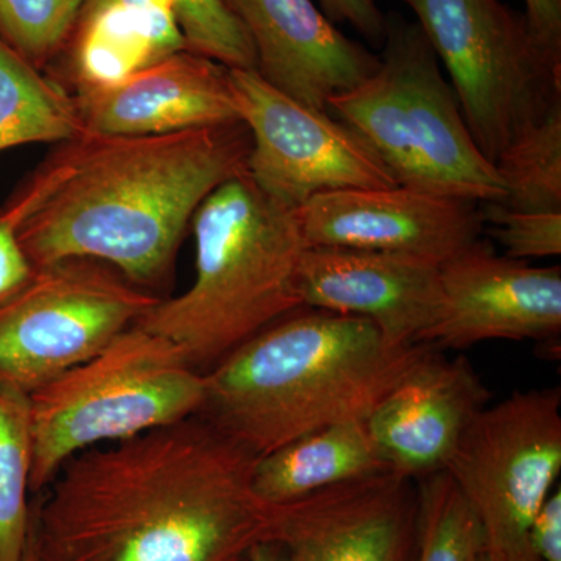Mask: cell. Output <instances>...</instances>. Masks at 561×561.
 I'll return each mask as SVG.
<instances>
[{
    "mask_svg": "<svg viewBox=\"0 0 561 561\" xmlns=\"http://www.w3.org/2000/svg\"><path fill=\"white\" fill-rule=\"evenodd\" d=\"M257 457L201 415L77 454L32 507L35 561H243L272 541Z\"/></svg>",
    "mask_w": 561,
    "mask_h": 561,
    "instance_id": "6da1fadb",
    "label": "cell"
},
{
    "mask_svg": "<svg viewBox=\"0 0 561 561\" xmlns=\"http://www.w3.org/2000/svg\"><path fill=\"white\" fill-rule=\"evenodd\" d=\"M3 208L33 268L110 265L140 289L168 278L184 231L210 192L247 169L242 122L151 136L81 133Z\"/></svg>",
    "mask_w": 561,
    "mask_h": 561,
    "instance_id": "7a4b0ae2",
    "label": "cell"
},
{
    "mask_svg": "<svg viewBox=\"0 0 561 561\" xmlns=\"http://www.w3.org/2000/svg\"><path fill=\"white\" fill-rule=\"evenodd\" d=\"M305 309L205 373L198 415L253 456L323 427L367 421L431 353L430 343L394 345L367 319Z\"/></svg>",
    "mask_w": 561,
    "mask_h": 561,
    "instance_id": "3957f363",
    "label": "cell"
},
{
    "mask_svg": "<svg viewBox=\"0 0 561 561\" xmlns=\"http://www.w3.org/2000/svg\"><path fill=\"white\" fill-rule=\"evenodd\" d=\"M192 227L194 283L136 324L171 339L202 371L302 309L297 273L306 243L297 209L272 201L247 172L210 192Z\"/></svg>",
    "mask_w": 561,
    "mask_h": 561,
    "instance_id": "277c9868",
    "label": "cell"
},
{
    "mask_svg": "<svg viewBox=\"0 0 561 561\" xmlns=\"http://www.w3.org/2000/svg\"><path fill=\"white\" fill-rule=\"evenodd\" d=\"M379 66L328 111L370 144L398 186L461 198H505L493 162L472 139L451 83L416 22L387 16Z\"/></svg>",
    "mask_w": 561,
    "mask_h": 561,
    "instance_id": "5b68a950",
    "label": "cell"
},
{
    "mask_svg": "<svg viewBox=\"0 0 561 561\" xmlns=\"http://www.w3.org/2000/svg\"><path fill=\"white\" fill-rule=\"evenodd\" d=\"M206 375L176 343L135 324L105 348L32 391L31 493L77 454L130 440L201 413Z\"/></svg>",
    "mask_w": 561,
    "mask_h": 561,
    "instance_id": "8992f818",
    "label": "cell"
},
{
    "mask_svg": "<svg viewBox=\"0 0 561 561\" xmlns=\"http://www.w3.org/2000/svg\"><path fill=\"white\" fill-rule=\"evenodd\" d=\"M448 70L472 139L493 162L561 106V57L501 0H402Z\"/></svg>",
    "mask_w": 561,
    "mask_h": 561,
    "instance_id": "52a82bcc",
    "label": "cell"
},
{
    "mask_svg": "<svg viewBox=\"0 0 561 561\" xmlns=\"http://www.w3.org/2000/svg\"><path fill=\"white\" fill-rule=\"evenodd\" d=\"M445 471L481 524L485 552L502 561H538L529 530L561 471L559 387L515 391L486 404Z\"/></svg>",
    "mask_w": 561,
    "mask_h": 561,
    "instance_id": "ba28073f",
    "label": "cell"
},
{
    "mask_svg": "<svg viewBox=\"0 0 561 561\" xmlns=\"http://www.w3.org/2000/svg\"><path fill=\"white\" fill-rule=\"evenodd\" d=\"M160 300L102 262L35 268L27 286L0 305V382L31 394L105 348Z\"/></svg>",
    "mask_w": 561,
    "mask_h": 561,
    "instance_id": "9c48e42d",
    "label": "cell"
},
{
    "mask_svg": "<svg viewBox=\"0 0 561 561\" xmlns=\"http://www.w3.org/2000/svg\"><path fill=\"white\" fill-rule=\"evenodd\" d=\"M230 83L251 149L247 175L272 201L290 209L323 192L397 186L359 133L294 101L254 69H230Z\"/></svg>",
    "mask_w": 561,
    "mask_h": 561,
    "instance_id": "30bf717a",
    "label": "cell"
},
{
    "mask_svg": "<svg viewBox=\"0 0 561 561\" xmlns=\"http://www.w3.org/2000/svg\"><path fill=\"white\" fill-rule=\"evenodd\" d=\"M442 308L421 343L461 350L486 341L561 334V268L535 267L476 241L440 265Z\"/></svg>",
    "mask_w": 561,
    "mask_h": 561,
    "instance_id": "8fae6325",
    "label": "cell"
},
{
    "mask_svg": "<svg viewBox=\"0 0 561 561\" xmlns=\"http://www.w3.org/2000/svg\"><path fill=\"white\" fill-rule=\"evenodd\" d=\"M306 247L409 254L442 265L479 241L481 203L411 187H367L316 195L297 209Z\"/></svg>",
    "mask_w": 561,
    "mask_h": 561,
    "instance_id": "7c38bea8",
    "label": "cell"
},
{
    "mask_svg": "<svg viewBox=\"0 0 561 561\" xmlns=\"http://www.w3.org/2000/svg\"><path fill=\"white\" fill-rule=\"evenodd\" d=\"M412 479L376 472L273 505L287 561H408L416 541Z\"/></svg>",
    "mask_w": 561,
    "mask_h": 561,
    "instance_id": "4fadbf2b",
    "label": "cell"
},
{
    "mask_svg": "<svg viewBox=\"0 0 561 561\" xmlns=\"http://www.w3.org/2000/svg\"><path fill=\"white\" fill-rule=\"evenodd\" d=\"M301 308L367 319L394 345L421 343L442 308L440 265L387 251L306 247Z\"/></svg>",
    "mask_w": 561,
    "mask_h": 561,
    "instance_id": "5bb4252c",
    "label": "cell"
},
{
    "mask_svg": "<svg viewBox=\"0 0 561 561\" xmlns=\"http://www.w3.org/2000/svg\"><path fill=\"white\" fill-rule=\"evenodd\" d=\"M489 400L467 357L446 359L431 351L365 424L389 470L413 481L446 470L461 435Z\"/></svg>",
    "mask_w": 561,
    "mask_h": 561,
    "instance_id": "9a60e30c",
    "label": "cell"
},
{
    "mask_svg": "<svg viewBox=\"0 0 561 561\" xmlns=\"http://www.w3.org/2000/svg\"><path fill=\"white\" fill-rule=\"evenodd\" d=\"M245 25L256 72L276 90L313 110L353 90L379 57L346 38L312 0H230Z\"/></svg>",
    "mask_w": 561,
    "mask_h": 561,
    "instance_id": "2e32d148",
    "label": "cell"
},
{
    "mask_svg": "<svg viewBox=\"0 0 561 561\" xmlns=\"http://www.w3.org/2000/svg\"><path fill=\"white\" fill-rule=\"evenodd\" d=\"M84 131L151 136L241 122L230 69L190 50L139 69L103 90L76 99Z\"/></svg>",
    "mask_w": 561,
    "mask_h": 561,
    "instance_id": "e0dca14e",
    "label": "cell"
},
{
    "mask_svg": "<svg viewBox=\"0 0 561 561\" xmlns=\"http://www.w3.org/2000/svg\"><path fill=\"white\" fill-rule=\"evenodd\" d=\"M390 471L365 421L335 424L257 457L254 493L267 504L300 500L337 483Z\"/></svg>",
    "mask_w": 561,
    "mask_h": 561,
    "instance_id": "ac0fdd59",
    "label": "cell"
},
{
    "mask_svg": "<svg viewBox=\"0 0 561 561\" xmlns=\"http://www.w3.org/2000/svg\"><path fill=\"white\" fill-rule=\"evenodd\" d=\"M84 133L76 99L0 38V151Z\"/></svg>",
    "mask_w": 561,
    "mask_h": 561,
    "instance_id": "d6986e66",
    "label": "cell"
},
{
    "mask_svg": "<svg viewBox=\"0 0 561 561\" xmlns=\"http://www.w3.org/2000/svg\"><path fill=\"white\" fill-rule=\"evenodd\" d=\"M31 398L0 382V561H22L31 534Z\"/></svg>",
    "mask_w": 561,
    "mask_h": 561,
    "instance_id": "ffe728a7",
    "label": "cell"
},
{
    "mask_svg": "<svg viewBox=\"0 0 561 561\" xmlns=\"http://www.w3.org/2000/svg\"><path fill=\"white\" fill-rule=\"evenodd\" d=\"M494 168L508 208L561 210V106L527 127Z\"/></svg>",
    "mask_w": 561,
    "mask_h": 561,
    "instance_id": "44dd1931",
    "label": "cell"
},
{
    "mask_svg": "<svg viewBox=\"0 0 561 561\" xmlns=\"http://www.w3.org/2000/svg\"><path fill=\"white\" fill-rule=\"evenodd\" d=\"M415 542L419 561H474L485 549L481 524L446 471L420 479Z\"/></svg>",
    "mask_w": 561,
    "mask_h": 561,
    "instance_id": "7402d4cb",
    "label": "cell"
},
{
    "mask_svg": "<svg viewBox=\"0 0 561 561\" xmlns=\"http://www.w3.org/2000/svg\"><path fill=\"white\" fill-rule=\"evenodd\" d=\"M84 0H0V38L35 68L65 49Z\"/></svg>",
    "mask_w": 561,
    "mask_h": 561,
    "instance_id": "603a6c76",
    "label": "cell"
},
{
    "mask_svg": "<svg viewBox=\"0 0 561 561\" xmlns=\"http://www.w3.org/2000/svg\"><path fill=\"white\" fill-rule=\"evenodd\" d=\"M186 49L228 69L256 70V54L230 0H176Z\"/></svg>",
    "mask_w": 561,
    "mask_h": 561,
    "instance_id": "cb8c5ba5",
    "label": "cell"
},
{
    "mask_svg": "<svg viewBox=\"0 0 561 561\" xmlns=\"http://www.w3.org/2000/svg\"><path fill=\"white\" fill-rule=\"evenodd\" d=\"M483 225L504 247L505 256L529 261L560 256L561 210H522L504 203H482Z\"/></svg>",
    "mask_w": 561,
    "mask_h": 561,
    "instance_id": "d4e9b609",
    "label": "cell"
},
{
    "mask_svg": "<svg viewBox=\"0 0 561 561\" xmlns=\"http://www.w3.org/2000/svg\"><path fill=\"white\" fill-rule=\"evenodd\" d=\"M18 220L0 208V305L27 286L35 268L22 249Z\"/></svg>",
    "mask_w": 561,
    "mask_h": 561,
    "instance_id": "484cf974",
    "label": "cell"
},
{
    "mask_svg": "<svg viewBox=\"0 0 561 561\" xmlns=\"http://www.w3.org/2000/svg\"><path fill=\"white\" fill-rule=\"evenodd\" d=\"M324 13L332 22H348L375 46L386 39L387 16L375 0H320Z\"/></svg>",
    "mask_w": 561,
    "mask_h": 561,
    "instance_id": "4316f807",
    "label": "cell"
},
{
    "mask_svg": "<svg viewBox=\"0 0 561 561\" xmlns=\"http://www.w3.org/2000/svg\"><path fill=\"white\" fill-rule=\"evenodd\" d=\"M531 552L538 561H561V489L552 490L530 524Z\"/></svg>",
    "mask_w": 561,
    "mask_h": 561,
    "instance_id": "83f0119b",
    "label": "cell"
},
{
    "mask_svg": "<svg viewBox=\"0 0 561 561\" xmlns=\"http://www.w3.org/2000/svg\"><path fill=\"white\" fill-rule=\"evenodd\" d=\"M526 16L541 43L561 57V0H524Z\"/></svg>",
    "mask_w": 561,
    "mask_h": 561,
    "instance_id": "f1b7e54d",
    "label": "cell"
},
{
    "mask_svg": "<svg viewBox=\"0 0 561 561\" xmlns=\"http://www.w3.org/2000/svg\"><path fill=\"white\" fill-rule=\"evenodd\" d=\"M243 561H287V556L279 542L264 541L251 549Z\"/></svg>",
    "mask_w": 561,
    "mask_h": 561,
    "instance_id": "f546056e",
    "label": "cell"
},
{
    "mask_svg": "<svg viewBox=\"0 0 561 561\" xmlns=\"http://www.w3.org/2000/svg\"><path fill=\"white\" fill-rule=\"evenodd\" d=\"M474 561H502L500 559H496V557L490 556L489 552H485V549L481 553H479L478 557H476Z\"/></svg>",
    "mask_w": 561,
    "mask_h": 561,
    "instance_id": "4dcf8cb0",
    "label": "cell"
},
{
    "mask_svg": "<svg viewBox=\"0 0 561 561\" xmlns=\"http://www.w3.org/2000/svg\"><path fill=\"white\" fill-rule=\"evenodd\" d=\"M22 561H35V557H33L32 552L31 538H28L27 551H25L24 560Z\"/></svg>",
    "mask_w": 561,
    "mask_h": 561,
    "instance_id": "1f68e13d",
    "label": "cell"
}]
</instances>
